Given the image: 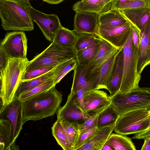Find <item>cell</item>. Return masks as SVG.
Wrapping results in <instances>:
<instances>
[{"label": "cell", "mask_w": 150, "mask_h": 150, "mask_svg": "<svg viewBox=\"0 0 150 150\" xmlns=\"http://www.w3.org/2000/svg\"><path fill=\"white\" fill-rule=\"evenodd\" d=\"M28 0H0L1 25L6 31H30L34 29Z\"/></svg>", "instance_id": "1"}, {"label": "cell", "mask_w": 150, "mask_h": 150, "mask_svg": "<svg viewBox=\"0 0 150 150\" xmlns=\"http://www.w3.org/2000/svg\"><path fill=\"white\" fill-rule=\"evenodd\" d=\"M62 95L55 86L49 90L22 101L23 124L57 114L60 108Z\"/></svg>", "instance_id": "2"}, {"label": "cell", "mask_w": 150, "mask_h": 150, "mask_svg": "<svg viewBox=\"0 0 150 150\" xmlns=\"http://www.w3.org/2000/svg\"><path fill=\"white\" fill-rule=\"evenodd\" d=\"M132 33L122 48L123 73L119 91L121 93L127 92L139 87L141 79V75L138 74L137 70L139 49L134 44Z\"/></svg>", "instance_id": "3"}, {"label": "cell", "mask_w": 150, "mask_h": 150, "mask_svg": "<svg viewBox=\"0 0 150 150\" xmlns=\"http://www.w3.org/2000/svg\"><path fill=\"white\" fill-rule=\"evenodd\" d=\"M111 97V105L120 116L128 112L150 106V88L139 87L126 93L119 91Z\"/></svg>", "instance_id": "4"}, {"label": "cell", "mask_w": 150, "mask_h": 150, "mask_svg": "<svg viewBox=\"0 0 150 150\" xmlns=\"http://www.w3.org/2000/svg\"><path fill=\"white\" fill-rule=\"evenodd\" d=\"M76 57V51L74 47L62 46L53 41L44 51L29 61L26 70L55 67Z\"/></svg>", "instance_id": "5"}, {"label": "cell", "mask_w": 150, "mask_h": 150, "mask_svg": "<svg viewBox=\"0 0 150 150\" xmlns=\"http://www.w3.org/2000/svg\"><path fill=\"white\" fill-rule=\"evenodd\" d=\"M28 59L10 58L4 77L0 79L4 88L3 105L12 101L21 81V77L29 62Z\"/></svg>", "instance_id": "6"}, {"label": "cell", "mask_w": 150, "mask_h": 150, "mask_svg": "<svg viewBox=\"0 0 150 150\" xmlns=\"http://www.w3.org/2000/svg\"><path fill=\"white\" fill-rule=\"evenodd\" d=\"M149 113L146 108L128 112L120 116L114 130L116 133L124 135L136 134L145 131L150 124Z\"/></svg>", "instance_id": "7"}, {"label": "cell", "mask_w": 150, "mask_h": 150, "mask_svg": "<svg viewBox=\"0 0 150 150\" xmlns=\"http://www.w3.org/2000/svg\"><path fill=\"white\" fill-rule=\"evenodd\" d=\"M27 39L22 31L8 32L1 43L0 50L10 58L26 59Z\"/></svg>", "instance_id": "8"}, {"label": "cell", "mask_w": 150, "mask_h": 150, "mask_svg": "<svg viewBox=\"0 0 150 150\" xmlns=\"http://www.w3.org/2000/svg\"><path fill=\"white\" fill-rule=\"evenodd\" d=\"M0 119L8 120L11 125L12 144L18 137L24 124L22 101L19 98H14L9 103L0 108Z\"/></svg>", "instance_id": "9"}, {"label": "cell", "mask_w": 150, "mask_h": 150, "mask_svg": "<svg viewBox=\"0 0 150 150\" xmlns=\"http://www.w3.org/2000/svg\"><path fill=\"white\" fill-rule=\"evenodd\" d=\"M111 104V97L106 92L91 89L84 95L82 109L90 116L98 115Z\"/></svg>", "instance_id": "10"}, {"label": "cell", "mask_w": 150, "mask_h": 150, "mask_svg": "<svg viewBox=\"0 0 150 150\" xmlns=\"http://www.w3.org/2000/svg\"><path fill=\"white\" fill-rule=\"evenodd\" d=\"M119 49L101 38L99 49L92 62L87 67L86 74L87 80L93 84L98 78L101 68L103 64Z\"/></svg>", "instance_id": "11"}, {"label": "cell", "mask_w": 150, "mask_h": 150, "mask_svg": "<svg viewBox=\"0 0 150 150\" xmlns=\"http://www.w3.org/2000/svg\"><path fill=\"white\" fill-rule=\"evenodd\" d=\"M31 17L38 25L46 38L53 42L62 25L58 16L54 14H47L35 9L30 8Z\"/></svg>", "instance_id": "12"}, {"label": "cell", "mask_w": 150, "mask_h": 150, "mask_svg": "<svg viewBox=\"0 0 150 150\" xmlns=\"http://www.w3.org/2000/svg\"><path fill=\"white\" fill-rule=\"evenodd\" d=\"M132 28V25L129 21L117 26L99 25V35L116 47L121 49L129 37Z\"/></svg>", "instance_id": "13"}, {"label": "cell", "mask_w": 150, "mask_h": 150, "mask_svg": "<svg viewBox=\"0 0 150 150\" xmlns=\"http://www.w3.org/2000/svg\"><path fill=\"white\" fill-rule=\"evenodd\" d=\"M57 115V119L66 121L78 126L91 116L75 103L73 93L71 91L66 103L60 107Z\"/></svg>", "instance_id": "14"}, {"label": "cell", "mask_w": 150, "mask_h": 150, "mask_svg": "<svg viewBox=\"0 0 150 150\" xmlns=\"http://www.w3.org/2000/svg\"><path fill=\"white\" fill-rule=\"evenodd\" d=\"M99 15L96 12L76 11L73 30L76 34L85 33L99 35Z\"/></svg>", "instance_id": "15"}, {"label": "cell", "mask_w": 150, "mask_h": 150, "mask_svg": "<svg viewBox=\"0 0 150 150\" xmlns=\"http://www.w3.org/2000/svg\"><path fill=\"white\" fill-rule=\"evenodd\" d=\"M140 45L137 70L140 75L144 69L150 64V17L140 31Z\"/></svg>", "instance_id": "16"}, {"label": "cell", "mask_w": 150, "mask_h": 150, "mask_svg": "<svg viewBox=\"0 0 150 150\" xmlns=\"http://www.w3.org/2000/svg\"><path fill=\"white\" fill-rule=\"evenodd\" d=\"M123 61L122 48L116 55L107 85V90L109 92L111 97L120 91L123 75Z\"/></svg>", "instance_id": "17"}, {"label": "cell", "mask_w": 150, "mask_h": 150, "mask_svg": "<svg viewBox=\"0 0 150 150\" xmlns=\"http://www.w3.org/2000/svg\"><path fill=\"white\" fill-rule=\"evenodd\" d=\"M120 11L128 21L140 31L150 17V8L147 6Z\"/></svg>", "instance_id": "18"}, {"label": "cell", "mask_w": 150, "mask_h": 150, "mask_svg": "<svg viewBox=\"0 0 150 150\" xmlns=\"http://www.w3.org/2000/svg\"><path fill=\"white\" fill-rule=\"evenodd\" d=\"M115 124L99 129L97 133L89 141L77 150H101L108 137L114 130Z\"/></svg>", "instance_id": "19"}, {"label": "cell", "mask_w": 150, "mask_h": 150, "mask_svg": "<svg viewBox=\"0 0 150 150\" xmlns=\"http://www.w3.org/2000/svg\"><path fill=\"white\" fill-rule=\"evenodd\" d=\"M120 49L112 54L103 65L98 76L93 84V89H105L107 90V85L115 57Z\"/></svg>", "instance_id": "20"}, {"label": "cell", "mask_w": 150, "mask_h": 150, "mask_svg": "<svg viewBox=\"0 0 150 150\" xmlns=\"http://www.w3.org/2000/svg\"><path fill=\"white\" fill-rule=\"evenodd\" d=\"M53 70L40 76L31 80H21L15 93L14 98H18L21 95L29 91L35 87L53 78L54 77Z\"/></svg>", "instance_id": "21"}, {"label": "cell", "mask_w": 150, "mask_h": 150, "mask_svg": "<svg viewBox=\"0 0 150 150\" xmlns=\"http://www.w3.org/2000/svg\"><path fill=\"white\" fill-rule=\"evenodd\" d=\"M99 25L117 26L128 22L120 11L110 9L99 15Z\"/></svg>", "instance_id": "22"}, {"label": "cell", "mask_w": 150, "mask_h": 150, "mask_svg": "<svg viewBox=\"0 0 150 150\" xmlns=\"http://www.w3.org/2000/svg\"><path fill=\"white\" fill-rule=\"evenodd\" d=\"M72 8L75 11L96 12L99 14L109 11L103 0H81L75 3Z\"/></svg>", "instance_id": "23"}, {"label": "cell", "mask_w": 150, "mask_h": 150, "mask_svg": "<svg viewBox=\"0 0 150 150\" xmlns=\"http://www.w3.org/2000/svg\"><path fill=\"white\" fill-rule=\"evenodd\" d=\"M105 144L110 146L113 150H136L130 138L117 133H111Z\"/></svg>", "instance_id": "24"}, {"label": "cell", "mask_w": 150, "mask_h": 150, "mask_svg": "<svg viewBox=\"0 0 150 150\" xmlns=\"http://www.w3.org/2000/svg\"><path fill=\"white\" fill-rule=\"evenodd\" d=\"M0 150H11L16 148L12 144V133L10 122L8 120L0 119Z\"/></svg>", "instance_id": "25"}, {"label": "cell", "mask_w": 150, "mask_h": 150, "mask_svg": "<svg viewBox=\"0 0 150 150\" xmlns=\"http://www.w3.org/2000/svg\"><path fill=\"white\" fill-rule=\"evenodd\" d=\"M74 70L73 83L71 90L74 94L89 85H91L92 86V84L86 79L87 66L77 64Z\"/></svg>", "instance_id": "26"}, {"label": "cell", "mask_w": 150, "mask_h": 150, "mask_svg": "<svg viewBox=\"0 0 150 150\" xmlns=\"http://www.w3.org/2000/svg\"><path fill=\"white\" fill-rule=\"evenodd\" d=\"M120 117L117 111L110 105L98 115L97 127L99 129L115 124Z\"/></svg>", "instance_id": "27"}, {"label": "cell", "mask_w": 150, "mask_h": 150, "mask_svg": "<svg viewBox=\"0 0 150 150\" xmlns=\"http://www.w3.org/2000/svg\"><path fill=\"white\" fill-rule=\"evenodd\" d=\"M77 37V34L74 30H70L62 25L53 41L62 46L74 47Z\"/></svg>", "instance_id": "28"}, {"label": "cell", "mask_w": 150, "mask_h": 150, "mask_svg": "<svg viewBox=\"0 0 150 150\" xmlns=\"http://www.w3.org/2000/svg\"><path fill=\"white\" fill-rule=\"evenodd\" d=\"M51 128L53 136L63 149L73 150L66 132L59 120L57 119Z\"/></svg>", "instance_id": "29"}, {"label": "cell", "mask_w": 150, "mask_h": 150, "mask_svg": "<svg viewBox=\"0 0 150 150\" xmlns=\"http://www.w3.org/2000/svg\"><path fill=\"white\" fill-rule=\"evenodd\" d=\"M77 37L74 47L76 52L100 42L102 38L98 35L89 33L76 34Z\"/></svg>", "instance_id": "30"}, {"label": "cell", "mask_w": 150, "mask_h": 150, "mask_svg": "<svg viewBox=\"0 0 150 150\" xmlns=\"http://www.w3.org/2000/svg\"><path fill=\"white\" fill-rule=\"evenodd\" d=\"M100 42L76 52L78 64L87 66L93 60L99 49Z\"/></svg>", "instance_id": "31"}, {"label": "cell", "mask_w": 150, "mask_h": 150, "mask_svg": "<svg viewBox=\"0 0 150 150\" xmlns=\"http://www.w3.org/2000/svg\"><path fill=\"white\" fill-rule=\"evenodd\" d=\"M78 62L76 58L72 59L57 66L54 69V79L56 85L70 71L74 70Z\"/></svg>", "instance_id": "32"}, {"label": "cell", "mask_w": 150, "mask_h": 150, "mask_svg": "<svg viewBox=\"0 0 150 150\" xmlns=\"http://www.w3.org/2000/svg\"><path fill=\"white\" fill-rule=\"evenodd\" d=\"M147 6L146 0H117L112 4L111 9L120 11Z\"/></svg>", "instance_id": "33"}, {"label": "cell", "mask_w": 150, "mask_h": 150, "mask_svg": "<svg viewBox=\"0 0 150 150\" xmlns=\"http://www.w3.org/2000/svg\"><path fill=\"white\" fill-rule=\"evenodd\" d=\"M56 85L53 77L35 87L29 91L21 95L18 98L23 101L34 96L46 91Z\"/></svg>", "instance_id": "34"}, {"label": "cell", "mask_w": 150, "mask_h": 150, "mask_svg": "<svg viewBox=\"0 0 150 150\" xmlns=\"http://www.w3.org/2000/svg\"><path fill=\"white\" fill-rule=\"evenodd\" d=\"M59 120L66 132L70 144L73 148L74 150V146L80 134L79 129V126L66 121Z\"/></svg>", "instance_id": "35"}, {"label": "cell", "mask_w": 150, "mask_h": 150, "mask_svg": "<svg viewBox=\"0 0 150 150\" xmlns=\"http://www.w3.org/2000/svg\"><path fill=\"white\" fill-rule=\"evenodd\" d=\"M56 67H41L26 70L22 75L21 80H30L38 77L52 71Z\"/></svg>", "instance_id": "36"}, {"label": "cell", "mask_w": 150, "mask_h": 150, "mask_svg": "<svg viewBox=\"0 0 150 150\" xmlns=\"http://www.w3.org/2000/svg\"><path fill=\"white\" fill-rule=\"evenodd\" d=\"M99 129L97 127L80 134L74 147L77 150L89 141L97 133Z\"/></svg>", "instance_id": "37"}, {"label": "cell", "mask_w": 150, "mask_h": 150, "mask_svg": "<svg viewBox=\"0 0 150 150\" xmlns=\"http://www.w3.org/2000/svg\"><path fill=\"white\" fill-rule=\"evenodd\" d=\"M98 115L91 116L83 123L79 126L80 134L97 127Z\"/></svg>", "instance_id": "38"}, {"label": "cell", "mask_w": 150, "mask_h": 150, "mask_svg": "<svg viewBox=\"0 0 150 150\" xmlns=\"http://www.w3.org/2000/svg\"><path fill=\"white\" fill-rule=\"evenodd\" d=\"M91 89H93L92 86L90 85L79 90L75 93H73V97L75 103L82 109L84 95L87 91Z\"/></svg>", "instance_id": "39"}, {"label": "cell", "mask_w": 150, "mask_h": 150, "mask_svg": "<svg viewBox=\"0 0 150 150\" xmlns=\"http://www.w3.org/2000/svg\"><path fill=\"white\" fill-rule=\"evenodd\" d=\"M0 79H3L10 58L3 51L0 50Z\"/></svg>", "instance_id": "40"}, {"label": "cell", "mask_w": 150, "mask_h": 150, "mask_svg": "<svg viewBox=\"0 0 150 150\" xmlns=\"http://www.w3.org/2000/svg\"><path fill=\"white\" fill-rule=\"evenodd\" d=\"M132 37L133 42L135 47L139 49L140 40V31L133 25Z\"/></svg>", "instance_id": "41"}, {"label": "cell", "mask_w": 150, "mask_h": 150, "mask_svg": "<svg viewBox=\"0 0 150 150\" xmlns=\"http://www.w3.org/2000/svg\"><path fill=\"white\" fill-rule=\"evenodd\" d=\"M148 137H150V129L135 134L132 137V139H144Z\"/></svg>", "instance_id": "42"}, {"label": "cell", "mask_w": 150, "mask_h": 150, "mask_svg": "<svg viewBox=\"0 0 150 150\" xmlns=\"http://www.w3.org/2000/svg\"><path fill=\"white\" fill-rule=\"evenodd\" d=\"M144 139V143L141 149L150 150V137H147Z\"/></svg>", "instance_id": "43"}, {"label": "cell", "mask_w": 150, "mask_h": 150, "mask_svg": "<svg viewBox=\"0 0 150 150\" xmlns=\"http://www.w3.org/2000/svg\"><path fill=\"white\" fill-rule=\"evenodd\" d=\"M117 0H103L106 7L108 10L111 9L112 4Z\"/></svg>", "instance_id": "44"}, {"label": "cell", "mask_w": 150, "mask_h": 150, "mask_svg": "<svg viewBox=\"0 0 150 150\" xmlns=\"http://www.w3.org/2000/svg\"><path fill=\"white\" fill-rule=\"evenodd\" d=\"M50 4H56L60 3L64 0H42Z\"/></svg>", "instance_id": "45"}, {"label": "cell", "mask_w": 150, "mask_h": 150, "mask_svg": "<svg viewBox=\"0 0 150 150\" xmlns=\"http://www.w3.org/2000/svg\"><path fill=\"white\" fill-rule=\"evenodd\" d=\"M101 150H113V149L110 146L105 144Z\"/></svg>", "instance_id": "46"}, {"label": "cell", "mask_w": 150, "mask_h": 150, "mask_svg": "<svg viewBox=\"0 0 150 150\" xmlns=\"http://www.w3.org/2000/svg\"><path fill=\"white\" fill-rule=\"evenodd\" d=\"M147 4V6L150 8V0H146Z\"/></svg>", "instance_id": "47"}, {"label": "cell", "mask_w": 150, "mask_h": 150, "mask_svg": "<svg viewBox=\"0 0 150 150\" xmlns=\"http://www.w3.org/2000/svg\"><path fill=\"white\" fill-rule=\"evenodd\" d=\"M149 111V119L150 122V111ZM150 129V124H149V127H148V129H147V130H148V129Z\"/></svg>", "instance_id": "48"}, {"label": "cell", "mask_w": 150, "mask_h": 150, "mask_svg": "<svg viewBox=\"0 0 150 150\" xmlns=\"http://www.w3.org/2000/svg\"><path fill=\"white\" fill-rule=\"evenodd\" d=\"M149 111H150V106H149L146 108Z\"/></svg>", "instance_id": "49"}, {"label": "cell", "mask_w": 150, "mask_h": 150, "mask_svg": "<svg viewBox=\"0 0 150 150\" xmlns=\"http://www.w3.org/2000/svg\"><path fill=\"white\" fill-rule=\"evenodd\" d=\"M28 0V1H29V0Z\"/></svg>", "instance_id": "50"}]
</instances>
